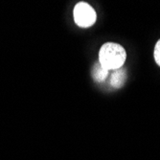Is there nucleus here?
Instances as JSON below:
<instances>
[{
  "instance_id": "1",
  "label": "nucleus",
  "mask_w": 160,
  "mask_h": 160,
  "mask_svg": "<svg viewBox=\"0 0 160 160\" xmlns=\"http://www.w3.org/2000/svg\"><path fill=\"white\" fill-rule=\"evenodd\" d=\"M127 54L123 46L118 43L107 42L101 47L99 52V63L109 70H116L123 66Z\"/></svg>"
},
{
  "instance_id": "2",
  "label": "nucleus",
  "mask_w": 160,
  "mask_h": 160,
  "mask_svg": "<svg viewBox=\"0 0 160 160\" xmlns=\"http://www.w3.org/2000/svg\"><path fill=\"white\" fill-rule=\"evenodd\" d=\"M96 12L88 3L79 2L74 7V20L78 26L82 28L90 27L96 22Z\"/></svg>"
},
{
  "instance_id": "3",
  "label": "nucleus",
  "mask_w": 160,
  "mask_h": 160,
  "mask_svg": "<svg viewBox=\"0 0 160 160\" xmlns=\"http://www.w3.org/2000/svg\"><path fill=\"white\" fill-rule=\"evenodd\" d=\"M126 80V70L125 69H116L114 70V72L111 75L110 78V83L113 87H116V88H119L121 87Z\"/></svg>"
},
{
  "instance_id": "4",
  "label": "nucleus",
  "mask_w": 160,
  "mask_h": 160,
  "mask_svg": "<svg viewBox=\"0 0 160 160\" xmlns=\"http://www.w3.org/2000/svg\"><path fill=\"white\" fill-rule=\"evenodd\" d=\"M92 75L96 82H104L108 76V70L102 66L99 62L94 65Z\"/></svg>"
},
{
  "instance_id": "5",
  "label": "nucleus",
  "mask_w": 160,
  "mask_h": 160,
  "mask_svg": "<svg viewBox=\"0 0 160 160\" xmlns=\"http://www.w3.org/2000/svg\"><path fill=\"white\" fill-rule=\"evenodd\" d=\"M153 57L155 62L160 66V39L156 42L155 47H154V52H153Z\"/></svg>"
}]
</instances>
